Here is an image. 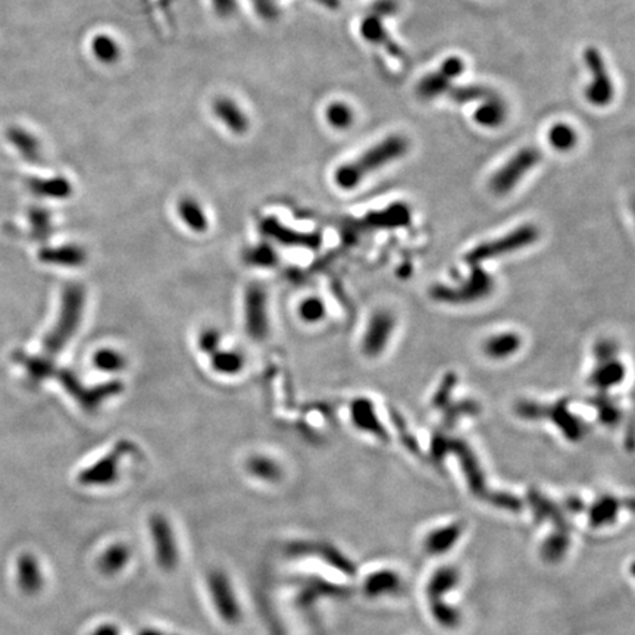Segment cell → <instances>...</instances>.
I'll return each mask as SVG.
<instances>
[{
    "label": "cell",
    "instance_id": "5",
    "mask_svg": "<svg viewBox=\"0 0 635 635\" xmlns=\"http://www.w3.org/2000/svg\"><path fill=\"white\" fill-rule=\"evenodd\" d=\"M542 154L534 147H525L519 150L515 156L493 175L490 181L491 191L496 195H506L513 190L522 177L538 163Z\"/></svg>",
    "mask_w": 635,
    "mask_h": 635
},
{
    "label": "cell",
    "instance_id": "3",
    "mask_svg": "<svg viewBox=\"0 0 635 635\" xmlns=\"http://www.w3.org/2000/svg\"><path fill=\"white\" fill-rule=\"evenodd\" d=\"M208 591L218 616L229 625H237L243 616L234 587L229 575L222 571H212L208 575Z\"/></svg>",
    "mask_w": 635,
    "mask_h": 635
},
{
    "label": "cell",
    "instance_id": "40",
    "mask_svg": "<svg viewBox=\"0 0 635 635\" xmlns=\"http://www.w3.org/2000/svg\"><path fill=\"white\" fill-rule=\"evenodd\" d=\"M93 49L96 55H98V57H100V61H111V59L116 56V52H118L115 43L107 37L106 39L100 37L96 40L93 43Z\"/></svg>",
    "mask_w": 635,
    "mask_h": 635
},
{
    "label": "cell",
    "instance_id": "38",
    "mask_svg": "<svg viewBox=\"0 0 635 635\" xmlns=\"http://www.w3.org/2000/svg\"><path fill=\"white\" fill-rule=\"evenodd\" d=\"M18 359L24 365H26V368L28 369V373L33 378H44L47 374H49L51 365L44 361H40V359L28 357L24 355H21Z\"/></svg>",
    "mask_w": 635,
    "mask_h": 635
},
{
    "label": "cell",
    "instance_id": "26",
    "mask_svg": "<svg viewBox=\"0 0 635 635\" xmlns=\"http://www.w3.org/2000/svg\"><path fill=\"white\" fill-rule=\"evenodd\" d=\"M30 190L35 195L49 197H64L69 193L68 183L62 178L55 179H30Z\"/></svg>",
    "mask_w": 635,
    "mask_h": 635
},
{
    "label": "cell",
    "instance_id": "29",
    "mask_svg": "<svg viewBox=\"0 0 635 635\" xmlns=\"http://www.w3.org/2000/svg\"><path fill=\"white\" fill-rule=\"evenodd\" d=\"M93 364L105 373H118L125 368V357L114 349H100L93 356Z\"/></svg>",
    "mask_w": 635,
    "mask_h": 635
},
{
    "label": "cell",
    "instance_id": "18",
    "mask_svg": "<svg viewBox=\"0 0 635 635\" xmlns=\"http://www.w3.org/2000/svg\"><path fill=\"white\" fill-rule=\"evenodd\" d=\"M8 140L17 147L24 159L28 162H39L40 161V146L39 141L35 140L26 129L19 127H10L6 131Z\"/></svg>",
    "mask_w": 635,
    "mask_h": 635
},
{
    "label": "cell",
    "instance_id": "4",
    "mask_svg": "<svg viewBox=\"0 0 635 635\" xmlns=\"http://www.w3.org/2000/svg\"><path fill=\"white\" fill-rule=\"evenodd\" d=\"M149 531L159 568L166 572L174 571L178 565L179 552L171 522L163 515L154 513L149 519Z\"/></svg>",
    "mask_w": 635,
    "mask_h": 635
},
{
    "label": "cell",
    "instance_id": "30",
    "mask_svg": "<svg viewBox=\"0 0 635 635\" xmlns=\"http://www.w3.org/2000/svg\"><path fill=\"white\" fill-rule=\"evenodd\" d=\"M447 96L458 102V103H466V102H475V100H487L490 98L496 96L493 91L487 87L481 86H466V87H450L447 91Z\"/></svg>",
    "mask_w": 635,
    "mask_h": 635
},
{
    "label": "cell",
    "instance_id": "19",
    "mask_svg": "<svg viewBox=\"0 0 635 635\" xmlns=\"http://www.w3.org/2000/svg\"><path fill=\"white\" fill-rule=\"evenodd\" d=\"M506 119V106L499 96H493L483 102V105L475 111V121L484 127H499Z\"/></svg>",
    "mask_w": 635,
    "mask_h": 635
},
{
    "label": "cell",
    "instance_id": "37",
    "mask_svg": "<svg viewBox=\"0 0 635 635\" xmlns=\"http://www.w3.org/2000/svg\"><path fill=\"white\" fill-rule=\"evenodd\" d=\"M247 259L250 262L256 263V265L265 267V265H272L275 259H277V256H275L274 250L269 246H256L247 251Z\"/></svg>",
    "mask_w": 635,
    "mask_h": 635
},
{
    "label": "cell",
    "instance_id": "12",
    "mask_svg": "<svg viewBox=\"0 0 635 635\" xmlns=\"http://www.w3.org/2000/svg\"><path fill=\"white\" fill-rule=\"evenodd\" d=\"M17 582L26 596H37L44 587V575L39 559L31 553H22L17 560Z\"/></svg>",
    "mask_w": 635,
    "mask_h": 635
},
{
    "label": "cell",
    "instance_id": "22",
    "mask_svg": "<svg viewBox=\"0 0 635 635\" xmlns=\"http://www.w3.org/2000/svg\"><path fill=\"white\" fill-rule=\"evenodd\" d=\"M179 217L193 231L203 233L208 229L206 215L203 213L202 206L193 199H184L179 203Z\"/></svg>",
    "mask_w": 635,
    "mask_h": 635
},
{
    "label": "cell",
    "instance_id": "25",
    "mask_svg": "<svg viewBox=\"0 0 635 635\" xmlns=\"http://www.w3.org/2000/svg\"><path fill=\"white\" fill-rule=\"evenodd\" d=\"M399 585L400 581L397 575L390 571H384L370 575V578L365 584V591L369 596H381L399 590Z\"/></svg>",
    "mask_w": 635,
    "mask_h": 635
},
{
    "label": "cell",
    "instance_id": "1",
    "mask_svg": "<svg viewBox=\"0 0 635 635\" xmlns=\"http://www.w3.org/2000/svg\"><path fill=\"white\" fill-rule=\"evenodd\" d=\"M407 147H409V145H407V140L404 137L390 136L382 140L379 145L366 150L355 162L339 168L337 172H335V183L344 190L355 188L368 174L403 156L407 152Z\"/></svg>",
    "mask_w": 635,
    "mask_h": 635
},
{
    "label": "cell",
    "instance_id": "17",
    "mask_svg": "<svg viewBox=\"0 0 635 635\" xmlns=\"http://www.w3.org/2000/svg\"><path fill=\"white\" fill-rule=\"evenodd\" d=\"M460 534H462L460 525L442 526V528L433 531L427 537L425 550L433 556L442 555L445 552H447V550H450L454 544H456V540H459Z\"/></svg>",
    "mask_w": 635,
    "mask_h": 635
},
{
    "label": "cell",
    "instance_id": "33",
    "mask_svg": "<svg viewBox=\"0 0 635 635\" xmlns=\"http://www.w3.org/2000/svg\"><path fill=\"white\" fill-rule=\"evenodd\" d=\"M327 119L335 128H347L353 123V112L346 103L335 102L328 106Z\"/></svg>",
    "mask_w": 635,
    "mask_h": 635
},
{
    "label": "cell",
    "instance_id": "41",
    "mask_svg": "<svg viewBox=\"0 0 635 635\" xmlns=\"http://www.w3.org/2000/svg\"><path fill=\"white\" fill-rule=\"evenodd\" d=\"M396 10H397V3L394 2V0H378L373 8L374 15L377 17L393 15V14H396Z\"/></svg>",
    "mask_w": 635,
    "mask_h": 635
},
{
    "label": "cell",
    "instance_id": "42",
    "mask_svg": "<svg viewBox=\"0 0 635 635\" xmlns=\"http://www.w3.org/2000/svg\"><path fill=\"white\" fill-rule=\"evenodd\" d=\"M90 635H121V631L115 624H103L96 628Z\"/></svg>",
    "mask_w": 635,
    "mask_h": 635
},
{
    "label": "cell",
    "instance_id": "43",
    "mask_svg": "<svg viewBox=\"0 0 635 635\" xmlns=\"http://www.w3.org/2000/svg\"><path fill=\"white\" fill-rule=\"evenodd\" d=\"M319 2H322L323 5H327V6H330V8L339 6V0H319Z\"/></svg>",
    "mask_w": 635,
    "mask_h": 635
},
{
    "label": "cell",
    "instance_id": "7",
    "mask_svg": "<svg viewBox=\"0 0 635 635\" xmlns=\"http://www.w3.org/2000/svg\"><path fill=\"white\" fill-rule=\"evenodd\" d=\"M584 61L593 74V82L587 87L585 96L596 106H606L614 99V84L610 81L603 57L594 47H589L584 52Z\"/></svg>",
    "mask_w": 635,
    "mask_h": 635
},
{
    "label": "cell",
    "instance_id": "16",
    "mask_svg": "<svg viewBox=\"0 0 635 635\" xmlns=\"http://www.w3.org/2000/svg\"><path fill=\"white\" fill-rule=\"evenodd\" d=\"M521 337L515 332L491 335L484 343V353L491 359H506L521 349Z\"/></svg>",
    "mask_w": 635,
    "mask_h": 635
},
{
    "label": "cell",
    "instance_id": "44",
    "mask_svg": "<svg viewBox=\"0 0 635 635\" xmlns=\"http://www.w3.org/2000/svg\"><path fill=\"white\" fill-rule=\"evenodd\" d=\"M138 635H162V634L158 632L156 629H145V631H141Z\"/></svg>",
    "mask_w": 635,
    "mask_h": 635
},
{
    "label": "cell",
    "instance_id": "28",
    "mask_svg": "<svg viewBox=\"0 0 635 635\" xmlns=\"http://www.w3.org/2000/svg\"><path fill=\"white\" fill-rule=\"evenodd\" d=\"M548 141L557 150H569L577 143V133L568 124L559 123L548 131Z\"/></svg>",
    "mask_w": 635,
    "mask_h": 635
},
{
    "label": "cell",
    "instance_id": "8",
    "mask_svg": "<svg viewBox=\"0 0 635 635\" xmlns=\"http://www.w3.org/2000/svg\"><path fill=\"white\" fill-rule=\"evenodd\" d=\"M463 73V62L460 57L451 56L442 62L438 73L429 74L418 84V94L422 99H434L441 94H447L450 81Z\"/></svg>",
    "mask_w": 635,
    "mask_h": 635
},
{
    "label": "cell",
    "instance_id": "34",
    "mask_svg": "<svg viewBox=\"0 0 635 635\" xmlns=\"http://www.w3.org/2000/svg\"><path fill=\"white\" fill-rule=\"evenodd\" d=\"M618 512V505L612 499H603L602 501H598L591 510V521L594 525H603L606 522H610Z\"/></svg>",
    "mask_w": 635,
    "mask_h": 635
},
{
    "label": "cell",
    "instance_id": "10",
    "mask_svg": "<svg viewBox=\"0 0 635 635\" xmlns=\"http://www.w3.org/2000/svg\"><path fill=\"white\" fill-rule=\"evenodd\" d=\"M394 330V318L388 312H377L370 319L364 337V352L368 356H378L391 337Z\"/></svg>",
    "mask_w": 635,
    "mask_h": 635
},
{
    "label": "cell",
    "instance_id": "32",
    "mask_svg": "<svg viewBox=\"0 0 635 635\" xmlns=\"http://www.w3.org/2000/svg\"><path fill=\"white\" fill-rule=\"evenodd\" d=\"M325 312H327L325 305H323V302L318 297H309L301 303V306H298V315H301V318L305 322H309V323H315V322L322 321L323 316H325Z\"/></svg>",
    "mask_w": 635,
    "mask_h": 635
},
{
    "label": "cell",
    "instance_id": "20",
    "mask_svg": "<svg viewBox=\"0 0 635 635\" xmlns=\"http://www.w3.org/2000/svg\"><path fill=\"white\" fill-rule=\"evenodd\" d=\"M352 419L355 425L364 431L377 434L378 437H384V429L379 425L378 419L375 418L373 404L368 400H357L352 406Z\"/></svg>",
    "mask_w": 635,
    "mask_h": 635
},
{
    "label": "cell",
    "instance_id": "9",
    "mask_svg": "<svg viewBox=\"0 0 635 635\" xmlns=\"http://www.w3.org/2000/svg\"><path fill=\"white\" fill-rule=\"evenodd\" d=\"M246 331L251 337L260 340L268 332L267 293L260 285H251L246 293Z\"/></svg>",
    "mask_w": 635,
    "mask_h": 635
},
{
    "label": "cell",
    "instance_id": "11",
    "mask_svg": "<svg viewBox=\"0 0 635 635\" xmlns=\"http://www.w3.org/2000/svg\"><path fill=\"white\" fill-rule=\"evenodd\" d=\"M128 450L127 446H119L112 453L107 454L106 458L99 460L96 465H91L90 468L82 471L78 476L80 483L84 485H109L112 484L118 476V463L121 459L123 453Z\"/></svg>",
    "mask_w": 635,
    "mask_h": 635
},
{
    "label": "cell",
    "instance_id": "2",
    "mask_svg": "<svg viewBox=\"0 0 635 635\" xmlns=\"http://www.w3.org/2000/svg\"><path fill=\"white\" fill-rule=\"evenodd\" d=\"M84 309V290L80 285H69L62 296L61 315L51 334L44 339V352L47 355H56L66 346L68 340L77 331L81 312Z\"/></svg>",
    "mask_w": 635,
    "mask_h": 635
},
{
    "label": "cell",
    "instance_id": "6",
    "mask_svg": "<svg viewBox=\"0 0 635 635\" xmlns=\"http://www.w3.org/2000/svg\"><path fill=\"white\" fill-rule=\"evenodd\" d=\"M538 237V231L533 225H524L521 229L515 230L513 233L497 238L494 242H488L485 244L478 246L468 255L469 263H476L481 260H487L490 258L501 256L506 253H512L515 250H519L525 246L533 244Z\"/></svg>",
    "mask_w": 635,
    "mask_h": 635
},
{
    "label": "cell",
    "instance_id": "24",
    "mask_svg": "<svg viewBox=\"0 0 635 635\" xmlns=\"http://www.w3.org/2000/svg\"><path fill=\"white\" fill-rule=\"evenodd\" d=\"M212 366L220 374L233 375L244 366V357L234 350H217L212 355Z\"/></svg>",
    "mask_w": 635,
    "mask_h": 635
},
{
    "label": "cell",
    "instance_id": "21",
    "mask_svg": "<svg viewBox=\"0 0 635 635\" xmlns=\"http://www.w3.org/2000/svg\"><path fill=\"white\" fill-rule=\"evenodd\" d=\"M40 259L47 263L74 267L84 260V251L74 246H65L59 249H43L40 251Z\"/></svg>",
    "mask_w": 635,
    "mask_h": 635
},
{
    "label": "cell",
    "instance_id": "39",
    "mask_svg": "<svg viewBox=\"0 0 635 635\" xmlns=\"http://www.w3.org/2000/svg\"><path fill=\"white\" fill-rule=\"evenodd\" d=\"M566 546L568 538L565 535H555L546 542L543 552L550 560H555L563 555V552L566 550Z\"/></svg>",
    "mask_w": 635,
    "mask_h": 635
},
{
    "label": "cell",
    "instance_id": "13",
    "mask_svg": "<svg viewBox=\"0 0 635 635\" xmlns=\"http://www.w3.org/2000/svg\"><path fill=\"white\" fill-rule=\"evenodd\" d=\"M361 33H362L364 37L366 40H369L370 43H375V44H379V46L384 47V49L391 56L396 57L397 61H402V62L406 61V53L402 51L400 46H397L396 43H394L388 37L384 27H382L379 17L370 15L366 19H364L362 26H361Z\"/></svg>",
    "mask_w": 635,
    "mask_h": 635
},
{
    "label": "cell",
    "instance_id": "35",
    "mask_svg": "<svg viewBox=\"0 0 635 635\" xmlns=\"http://www.w3.org/2000/svg\"><path fill=\"white\" fill-rule=\"evenodd\" d=\"M30 220L33 225V234L35 238L46 240L51 234V222H49V213L43 209H31Z\"/></svg>",
    "mask_w": 635,
    "mask_h": 635
},
{
    "label": "cell",
    "instance_id": "14",
    "mask_svg": "<svg viewBox=\"0 0 635 635\" xmlns=\"http://www.w3.org/2000/svg\"><path fill=\"white\" fill-rule=\"evenodd\" d=\"M131 555V548L125 543H114L99 557V571L106 577H115L128 566Z\"/></svg>",
    "mask_w": 635,
    "mask_h": 635
},
{
    "label": "cell",
    "instance_id": "23",
    "mask_svg": "<svg viewBox=\"0 0 635 635\" xmlns=\"http://www.w3.org/2000/svg\"><path fill=\"white\" fill-rule=\"evenodd\" d=\"M247 471L262 481H277L281 476V469L278 463L268 456H251L247 462Z\"/></svg>",
    "mask_w": 635,
    "mask_h": 635
},
{
    "label": "cell",
    "instance_id": "36",
    "mask_svg": "<svg viewBox=\"0 0 635 635\" xmlns=\"http://www.w3.org/2000/svg\"><path fill=\"white\" fill-rule=\"evenodd\" d=\"M220 344H221V332L215 328H208L206 331H203L200 334L199 349L202 352H205L206 355H213L215 352L220 350Z\"/></svg>",
    "mask_w": 635,
    "mask_h": 635
},
{
    "label": "cell",
    "instance_id": "27",
    "mask_svg": "<svg viewBox=\"0 0 635 635\" xmlns=\"http://www.w3.org/2000/svg\"><path fill=\"white\" fill-rule=\"evenodd\" d=\"M625 369L619 362H609L605 366L598 368L593 374V382L598 387H612L619 384L624 379Z\"/></svg>",
    "mask_w": 635,
    "mask_h": 635
},
{
    "label": "cell",
    "instance_id": "31",
    "mask_svg": "<svg viewBox=\"0 0 635 635\" xmlns=\"http://www.w3.org/2000/svg\"><path fill=\"white\" fill-rule=\"evenodd\" d=\"M456 582H458V573L453 569L447 568V569L438 571L428 585L429 597L433 598V600H436V598H438L441 594H446L447 591H450L453 587L456 585Z\"/></svg>",
    "mask_w": 635,
    "mask_h": 635
},
{
    "label": "cell",
    "instance_id": "15",
    "mask_svg": "<svg viewBox=\"0 0 635 635\" xmlns=\"http://www.w3.org/2000/svg\"><path fill=\"white\" fill-rule=\"evenodd\" d=\"M490 289V281L485 278L484 274H475V277L472 281L468 284H465L463 289L460 290H441L437 289L434 292V297L440 298V301H447V302H469L475 301V298L484 296Z\"/></svg>",
    "mask_w": 635,
    "mask_h": 635
}]
</instances>
